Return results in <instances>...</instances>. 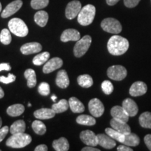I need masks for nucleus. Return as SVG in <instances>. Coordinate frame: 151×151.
Listing matches in <instances>:
<instances>
[{
	"mask_svg": "<svg viewBox=\"0 0 151 151\" xmlns=\"http://www.w3.org/2000/svg\"><path fill=\"white\" fill-rule=\"evenodd\" d=\"M101 89L106 94H111L113 91V86L109 81H104L101 83Z\"/></svg>",
	"mask_w": 151,
	"mask_h": 151,
	"instance_id": "nucleus-39",
	"label": "nucleus"
},
{
	"mask_svg": "<svg viewBox=\"0 0 151 151\" xmlns=\"http://www.w3.org/2000/svg\"><path fill=\"white\" fill-rule=\"evenodd\" d=\"M10 30L3 29L0 33V41L4 45H9L11 42V35Z\"/></svg>",
	"mask_w": 151,
	"mask_h": 151,
	"instance_id": "nucleus-36",
	"label": "nucleus"
},
{
	"mask_svg": "<svg viewBox=\"0 0 151 151\" xmlns=\"http://www.w3.org/2000/svg\"><path fill=\"white\" fill-rule=\"evenodd\" d=\"M82 151H100L99 149L94 148V146H88L87 147H84L83 148H82Z\"/></svg>",
	"mask_w": 151,
	"mask_h": 151,
	"instance_id": "nucleus-47",
	"label": "nucleus"
},
{
	"mask_svg": "<svg viewBox=\"0 0 151 151\" xmlns=\"http://www.w3.org/2000/svg\"><path fill=\"white\" fill-rule=\"evenodd\" d=\"M69 107V101L66 99H61L58 103L54 104L52 106V109L56 113H61L67 111Z\"/></svg>",
	"mask_w": 151,
	"mask_h": 151,
	"instance_id": "nucleus-32",
	"label": "nucleus"
},
{
	"mask_svg": "<svg viewBox=\"0 0 151 151\" xmlns=\"http://www.w3.org/2000/svg\"><path fill=\"white\" fill-rule=\"evenodd\" d=\"M63 61L60 58H53L48 60L43 67V72L44 73H50L62 67Z\"/></svg>",
	"mask_w": 151,
	"mask_h": 151,
	"instance_id": "nucleus-13",
	"label": "nucleus"
},
{
	"mask_svg": "<svg viewBox=\"0 0 151 151\" xmlns=\"http://www.w3.org/2000/svg\"><path fill=\"white\" fill-rule=\"evenodd\" d=\"M80 138L82 142L90 146H97L98 144L97 136L91 130H84L80 134Z\"/></svg>",
	"mask_w": 151,
	"mask_h": 151,
	"instance_id": "nucleus-10",
	"label": "nucleus"
},
{
	"mask_svg": "<svg viewBox=\"0 0 151 151\" xmlns=\"http://www.w3.org/2000/svg\"><path fill=\"white\" fill-rule=\"evenodd\" d=\"M28 106H29V107H30V106H31V104H30V103H29V104H28Z\"/></svg>",
	"mask_w": 151,
	"mask_h": 151,
	"instance_id": "nucleus-53",
	"label": "nucleus"
},
{
	"mask_svg": "<svg viewBox=\"0 0 151 151\" xmlns=\"http://www.w3.org/2000/svg\"><path fill=\"white\" fill-rule=\"evenodd\" d=\"M76 122L79 124L86 126H92L96 124V120L94 116H90L88 115H81L77 117Z\"/></svg>",
	"mask_w": 151,
	"mask_h": 151,
	"instance_id": "nucleus-29",
	"label": "nucleus"
},
{
	"mask_svg": "<svg viewBox=\"0 0 151 151\" xmlns=\"http://www.w3.org/2000/svg\"><path fill=\"white\" fill-rule=\"evenodd\" d=\"M141 0H124V4L127 8H134L139 4Z\"/></svg>",
	"mask_w": 151,
	"mask_h": 151,
	"instance_id": "nucleus-41",
	"label": "nucleus"
},
{
	"mask_svg": "<svg viewBox=\"0 0 151 151\" xmlns=\"http://www.w3.org/2000/svg\"><path fill=\"white\" fill-rule=\"evenodd\" d=\"M35 150V151H47L48 150V147H47L46 145H44V144L39 145V146L36 147Z\"/></svg>",
	"mask_w": 151,
	"mask_h": 151,
	"instance_id": "nucleus-46",
	"label": "nucleus"
},
{
	"mask_svg": "<svg viewBox=\"0 0 151 151\" xmlns=\"http://www.w3.org/2000/svg\"><path fill=\"white\" fill-rule=\"evenodd\" d=\"M88 109L91 115L95 118L101 117L104 112V106L97 98H94L90 100L88 104Z\"/></svg>",
	"mask_w": 151,
	"mask_h": 151,
	"instance_id": "nucleus-8",
	"label": "nucleus"
},
{
	"mask_svg": "<svg viewBox=\"0 0 151 151\" xmlns=\"http://www.w3.org/2000/svg\"><path fill=\"white\" fill-rule=\"evenodd\" d=\"M32 127L34 132L39 135H43L46 132V125L40 120H35L32 124Z\"/></svg>",
	"mask_w": 151,
	"mask_h": 151,
	"instance_id": "nucleus-35",
	"label": "nucleus"
},
{
	"mask_svg": "<svg viewBox=\"0 0 151 151\" xmlns=\"http://www.w3.org/2000/svg\"><path fill=\"white\" fill-rule=\"evenodd\" d=\"M50 58V53L48 52H43L42 53L38 54L33 58L32 62L35 65L40 66L43 65L48 61Z\"/></svg>",
	"mask_w": 151,
	"mask_h": 151,
	"instance_id": "nucleus-34",
	"label": "nucleus"
},
{
	"mask_svg": "<svg viewBox=\"0 0 151 151\" xmlns=\"http://www.w3.org/2000/svg\"><path fill=\"white\" fill-rule=\"evenodd\" d=\"M48 14L45 11H39L35 15V21L40 27H45L48 20Z\"/></svg>",
	"mask_w": 151,
	"mask_h": 151,
	"instance_id": "nucleus-24",
	"label": "nucleus"
},
{
	"mask_svg": "<svg viewBox=\"0 0 151 151\" xmlns=\"http://www.w3.org/2000/svg\"><path fill=\"white\" fill-rule=\"evenodd\" d=\"M117 150L118 151H132L133 149L130 148L129 146H127V145H120V146H118L117 148Z\"/></svg>",
	"mask_w": 151,
	"mask_h": 151,
	"instance_id": "nucleus-45",
	"label": "nucleus"
},
{
	"mask_svg": "<svg viewBox=\"0 0 151 151\" xmlns=\"http://www.w3.org/2000/svg\"><path fill=\"white\" fill-rule=\"evenodd\" d=\"M110 124L111 127L120 132V133L123 134L124 135L127 134L131 132V128L128 125L127 122L112 118L110 121Z\"/></svg>",
	"mask_w": 151,
	"mask_h": 151,
	"instance_id": "nucleus-14",
	"label": "nucleus"
},
{
	"mask_svg": "<svg viewBox=\"0 0 151 151\" xmlns=\"http://www.w3.org/2000/svg\"><path fill=\"white\" fill-rule=\"evenodd\" d=\"M96 14L95 6L92 4L86 5L81 9L78 15V22L81 25L88 26L93 22Z\"/></svg>",
	"mask_w": 151,
	"mask_h": 151,
	"instance_id": "nucleus-3",
	"label": "nucleus"
},
{
	"mask_svg": "<svg viewBox=\"0 0 151 151\" xmlns=\"http://www.w3.org/2000/svg\"><path fill=\"white\" fill-rule=\"evenodd\" d=\"M129 43L127 39L119 35L111 37L107 43L109 53L113 55H121L127 51Z\"/></svg>",
	"mask_w": 151,
	"mask_h": 151,
	"instance_id": "nucleus-1",
	"label": "nucleus"
},
{
	"mask_svg": "<svg viewBox=\"0 0 151 151\" xmlns=\"http://www.w3.org/2000/svg\"><path fill=\"white\" fill-rule=\"evenodd\" d=\"M144 142L147 148L151 151V134H147L144 137Z\"/></svg>",
	"mask_w": 151,
	"mask_h": 151,
	"instance_id": "nucleus-43",
	"label": "nucleus"
},
{
	"mask_svg": "<svg viewBox=\"0 0 151 151\" xmlns=\"http://www.w3.org/2000/svg\"><path fill=\"white\" fill-rule=\"evenodd\" d=\"M148 90L147 85L143 81H136L129 88V94L132 97H139L146 93Z\"/></svg>",
	"mask_w": 151,
	"mask_h": 151,
	"instance_id": "nucleus-11",
	"label": "nucleus"
},
{
	"mask_svg": "<svg viewBox=\"0 0 151 151\" xmlns=\"http://www.w3.org/2000/svg\"><path fill=\"white\" fill-rule=\"evenodd\" d=\"M24 111V106L20 104L11 105L8 107L6 112L9 116L11 117H17L22 115Z\"/></svg>",
	"mask_w": 151,
	"mask_h": 151,
	"instance_id": "nucleus-25",
	"label": "nucleus"
},
{
	"mask_svg": "<svg viewBox=\"0 0 151 151\" xmlns=\"http://www.w3.org/2000/svg\"><path fill=\"white\" fill-rule=\"evenodd\" d=\"M32 142L31 136L27 134L18 133L12 134L7 139L6 144L13 148H22L27 146Z\"/></svg>",
	"mask_w": 151,
	"mask_h": 151,
	"instance_id": "nucleus-2",
	"label": "nucleus"
},
{
	"mask_svg": "<svg viewBox=\"0 0 151 151\" xmlns=\"http://www.w3.org/2000/svg\"><path fill=\"white\" fill-rule=\"evenodd\" d=\"M1 9H2V6H1V4L0 3V12L1 11Z\"/></svg>",
	"mask_w": 151,
	"mask_h": 151,
	"instance_id": "nucleus-52",
	"label": "nucleus"
},
{
	"mask_svg": "<svg viewBox=\"0 0 151 151\" xmlns=\"http://www.w3.org/2000/svg\"><path fill=\"white\" fill-rule=\"evenodd\" d=\"M139 124L143 128L151 129V113L148 111L141 113L139 118Z\"/></svg>",
	"mask_w": 151,
	"mask_h": 151,
	"instance_id": "nucleus-31",
	"label": "nucleus"
},
{
	"mask_svg": "<svg viewBox=\"0 0 151 151\" xmlns=\"http://www.w3.org/2000/svg\"><path fill=\"white\" fill-rule=\"evenodd\" d=\"M127 71L126 68L122 65L111 66L107 70L109 78L114 81H122L127 76Z\"/></svg>",
	"mask_w": 151,
	"mask_h": 151,
	"instance_id": "nucleus-7",
	"label": "nucleus"
},
{
	"mask_svg": "<svg viewBox=\"0 0 151 151\" xmlns=\"http://www.w3.org/2000/svg\"><path fill=\"white\" fill-rule=\"evenodd\" d=\"M26 129V124L24 120H18L11 124L9 132L11 134L18 133H24Z\"/></svg>",
	"mask_w": 151,
	"mask_h": 151,
	"instance_id": "nucleus-27",
	"label": "nucleus"
},
{
	"mask_svg": "<svg viewBox=\"0 0 151 151\" xmlns=\"http://www.w3.org/2000/svg\"><path fill=\"white\" fill-rule=\"evenodd\" d=\"M1 125H2V120H1V117H0V129H1Z\"/></svg>",
	"mask_w": 151,
	"mask_h": 151,
	"instance_id": "nucleus-51",
	"label": "nucleus"
},
{
	"mask_svg": "<svg viewBox=\"0 0 151 151\" xmlns=\"http://www.w3.org/2000/svg\"><path fill=\"white\" fill-rule=\"evenodd\" d=\"M38 91L43 96H48L50 94V86L48 83L43 82L39 86Z\"/></svg>",
	"mask_w": 151,
	"mask_h": 151,
	"instance_id": "nucleus-38",
	"label": "nucleus"
},
{
	"mask_svg": "<svg viewBox=\"0 0 151 151\" xmlns=\"http://www.w3.org/2000/svg\"><path fill=\"white\" fill-rule=\"evenodd\" d=\"M56 113L52 110V109L43 108L38 109L34 112V116L37 119L39 120H47L54 118Z\"/></svg>",
	"mask_w": 151,
	"mask_h": 151,
	"instance_id": "nucleus-21",
	"label": "nucleus"
},
{
	"mask_svg": "<svg viewBox=\"0 0 151 151\" xmlns=\"http://www.w3.org/2000/svg\"><path fill=\"white\" fill-rule=\"evenodd\" d=\"M98 144L106 149H112L116 146V140L111 138L107 134H97Z\"/></svg>",
	"mask_w": 151,
	"mask_h": 151,
	"instance_id": "nucleus-15",
	"label": "nucleus"
},
{
	"mask_svg": "<svg viewBox=\"0 0 151 151\" xmlns=\"http://www.w3.org/2000/svg\"><path fill=\"white\" fill-rule=\"evenodd\" d=\"M92 43V38L89 35H86L77 41L73 48V53L76 58H81L86 53Z\"/></svg>",
	"mask_w": 151,
	"mask_h": 151,
	"instance_id": "nucleus-5",
	"label": "nucleus"
},
{
	"mask_svg": "<svg viewBox=\"0 0 151 151\" xmlns=\"http://www.w3.org/2000/svg\"><path fill=\"white\" fill-rule=\"evenodd\" d=\"M122 106L128 113L129 117L136 116L139 111V108L137 104L133 99H129V98H127L122 101Z\"/></svg>",
	"mask_w": 151,
	"mask_h": 151,
	"instance_id": "nucleus-18",
	"label": "nucleus"
},
{
	"mask_svg": "<svg viewBox=\"0 0 151 151\" xmlns=\"http://www.w3.org/2000/svg\"><path fill=\"white\" fill-rule=\"evenodd\" d=\"M111 114L113 118L117 119V120H122L127 122L129 120V115L122 106H113L111 110Z\"/></svg>",
	"mask_w": 151,
	"mask_h": 151,
	"instance_id": "nucleus-19",
	"label": "nucleus"
},
{
	"mask_svg": "<svg viewBox=\"0 0 151 151\" xmlns=\"http://www.w3.org/2000/svg\"><path fill=\"white\" fill-rule=\"evenodd\" d=\"M101 27L104 31L111 34H114V35H118L120 33L122 29L120 22L118 20L113 18L104 19L101 22Z\"/></svg>",
	"mask_w": 151,
	"mask_h": 151,
	"instance_id": "nucleus-6",
	"label": "nucleus"
},
{
	"mask_svg": "<svg viewBox=\"0 0 151 151\" xmlns=\"http://www.w3.org/2000/svg\"><path fill=\"white\" fill-rule=\"evenodd\" d=\"M16 76L12 74V73H9L8 75V76L5 77V76H0V82L3 83L5 84H9L11 83H13L14 81H16Z\"/></svg>",
	"mask_w": 151,
	"mask_h": 151,
	"instance_id": "nucleus-40",
	"label": "nucleus"
},
{
	"mask_svg": "<svg viewBox=\"0 0 151 151\" xmlns=\"http://www.w3.org/2000/svg\"><path fill=\"white\" fill-rule=\"evenodd\" d=\"M77 82L82 88H89L93 85V79L90 75H80L77 78Z\"/></svg>",
	"mask_w": 151,
	"mask_h": 151,
	"instance_id": "nucleus-30",
	"label": "nucleus"
},
{
	"mask_svg": "<svg viewBox=\"0 0 151 151\" xmlns=\"http://www.w3.org/2000/svg\"><path fill=\"white\" fill-rule=\"evenodd\" d=\"M81 39V34L78 31L74 29H65L62 33L60 40L62 42H68L69 41H77Z\"/></svg>",
	"mask_w": 151,
	"mask_h": 151,
	"instance_id": "nucleus-17",
	"label": "nucleus"
},
{
	"mask_svg": "<svg viewBox=\"0 0 151 151\" xmlns=\"http://www.w3.org/2000/svg\"><path fill=\"white\" fill-rule=\"evenodd\" d=\"M49 4V0H32L31 6L36 10L43 9L46 7Z\"/></svg>",
	"mask_w": 151,
	"mask_h": 151,
	"instance_id": "nucleus-37",
	"label": "nucleus"
},
{
	"mask_svg": "<svg viewBox=\"0 0 151 151\" xmlns=\"http://www.w3.org/2000/svg\"><path fill=\"white\" fill-rule=\"evenodd\" d=\"M69 104L71 111L75 113H81L85 111V106L81 101L76 97H72L69 100Z\"/></svg>",
	"mask_w": 151,
	"mask_h": 151,
	"instance_id": "nucleus-22",
	"label": "nucleus"
},
{
	"mask_svg": "<svg viewBox=\"0 0 151 151\" xmlns=\"http://www.w3.org/2000/svg\"><path fill=\"white\" fill-rule=\"evenodd\" d=\"M0 151H1V150H0Z\"/></svg>",
	"mask_w": 151,
	"mask_h": 151,
	"instance_id": "nucleus-54",
	"label": "nucleus"
},
{
	"mask_svg": "<svg viewBox=\"0 0 151 151\" xmlns=\"http://www.w3.org/2000/svg\"><path fill=\"white\" fill-rule=\"evenodd\" d=\"M51 98H52V99L54 101H56V98H57V97H56V96H55V95H52V97H51Z\"/></svg>",
	"mask_w": 151,
	"mask_h": 151,
	"instance_id": "nucleus-50",
	"label": "nucleus"
},
{
	"mask_svg": "<svg viewBox=\"0 0 151 151\" xmlns=\"http://www.w3.org/2000/svg\"><path fill=\"white\" fill-rule=\"evenodd\" d=\"M52 148L56 151H67L69 149V141L66 138L61 137L52 142Z\"/></svg>",
	"mask_w": 151,
	"mask_h": 151,
	"instance_id": "nucleus-23",
	"label": "nucleus"
},
{
	"mask_svg": "<svg viewBox=\"0 0 151 151\" xmlns=\"http://www.w3.org/2000/svg\"><path fill=\"white\" fill-rule=\"evenodd\" d=\"M22 0H15L6 6V8L4 9L2 13H1V16L3 18H6L8 17L12 16L14 14H16L17 11H19V9L22 7Z\"/></svg>",
	"mask_w": 151,
	"mask_h": 151,
	"instance_id": "nucleus-12",
	"label": "nucleus"
},
{
	"mask_svg": "<svg viewBox=\"0 0 151 151\" xmlns=\"http://www.w3.org/2000/svg\"><path fill=\"white\" fill-rule=\"evenodd\" d=\"M139 143H140L139 137L136 134L130 132L127 134L124 135V141L122 143L129 147H135L137 146Z\"/></svg>",
	"mask_w": 151,
	"mask_h": 151,
	"instance_id": "nucleus-26",
	"label": "nucleus"
},
{
	"mask_svg": "<svg viewBox=\"0 0 151 151\" xmlns=\"http://www.w3.org/2000/svg\"><path fill=\"white\" fill-rule=\"evenodd\" d=\"M24 76L27 80V86L29 88H32L37 85V76L35 70L32 69H28L24 71Z\"/></svg>",
	"mask_w": 151,
	"mask_h": 151,
	"instance_id": "nucleus-28",
	"label": "nucleus"
},
{
	"mask_svg": "<svg viewBox=\"0 0 151 151\" xmlns=\"http://www.w3.org/2000/svg\"><path fill=\"white\" fill-rule=\"evenodd\" d=\"M82 9L81 4L78 0H73L68 4L65 10V16L69 20H72L78 15Z\"/></svg>",
	"mask_w": 151,
	"mask_h": 151,
	"instance_id": "nucleus-9",
	"label": "nucleus"
},
{
	"mask_svg": "<svg viewBox=\"0 0 151 151\" xmlns=\"http://www.w3.org/2000/svg\"><path fill=\"white\" fill-rule=\"evenodd\" d=\"M42 46L39 43L30 42L22 45L20 48V51L23 55H31L37 53L41 51Z\"/></svg>",
	"mask_w": 151,
	"mask_h": 151,
	"instance_id": "nucleus-16",
	"label": "nucleus"
},
{
	"mask_svg": "<svg viewBox=\"0 0 151 151\" xmlns=\"http://www.w3.org/2000/svg\"><path fill=\"white\" fill-rule=\"evenodd\" d=\"M11 67L9 63H2L0 64V71H10Z\"/></svg>",
	"mask_w": 151,
	"mask_h": 151,
	"instance_id": "nucleus-44",
	"label": "nucleus"
},
{
	"mask_svg": "<svg viewBox=\"0 0 151 151\" xmlns=\"http://www.w3.org/2000/svg\"><path fill=\"white\" fill-rule=\"evenodd\" d=\"M8 26L11 32L16 35L17 37H26L29 32L27 24L20 18H12L9 20Z\"/></svg>",
	"mask_w": 151,
	"mask_h": 151,
	"instance_id": "nucleus-4",
	"label": "nucleus"
},
{
	"mask_svg": "<svg viewBox=\"0 0 151 151\" xmlns=\"http://www.w3.org/2000/svg\"><path fill=\"white\" fill-rule=\"evenodd\" d=\"M106 134H107L109 136H110L111 138H113L114 140L120 143H123L124 141V135L123 134L120 133L117 131V130L114 129L113 128H106L105 129Z\"/></svg>",
	"mask_w": 151,
	"mask_h": 151,
	"instance_id": "nucleus-33",
	"label": "nucleus"
},
{
	"mask_svg": "<svg viewBox=\"0 0 151 151\" xmlns=\"http://www.w3.org/2000/svg\"><path fill=\"white\" fill-rule=\"evenodd\" d=\"M56 85L60 88L65 89L67 88L69 85V78L68 74L65 69L58 71L55 79Z\"/></svg>",
	"mask_w": 151,
	"mask_h": 151,
	"instance_id": "nucleus-20",
	"label": "nucleus"
},
{
	"mask_svg": "<svg viewBox=\"0 0 151 151\" xmlns=\"http://www.w3.org/2000/svg\"><path fill=\"white\" fill-rule=\"evenodd\" d=\"M119 1H120V0H106V3L109 6H113L116 4Z\"/></svg>",
	"mask_w": 151,
	"mask_h": 151,
	"instance_id": "nucleus-48",
	"label": "nucleus"
},
{
	"mask_svg": "<svg viewBox=\"0 0 151 151\" xmlns=\"http://www.w3.org/2000/svg\"><path fill=\"white\" fill-rule=\"evenodd\" d=\"M4 96V90H2V88H1V87H0V99L3 98Z\"/></svg>",
	"mask_w": 151,
	"mask_h": 151,
	"instance_id": "nucleus-49",
	"label": "nucleus"
},
{
	"mask_svg": "<svg viewBox=\"0 0 151 151\" xmlns=\"http://www.w3.org/2000/svg\"><path fill=\"white\" fill-rule=\"evenodd\" d=\"M9 132V128L8 126H4L3 127H1V129H0V142H1L4 139Z\"/></svg>",
	"mask_w": 151,
	"mask_h": 151,
	"instance_id": "nucleus-42",
	"label": "nucleus"
}]
</instances>
